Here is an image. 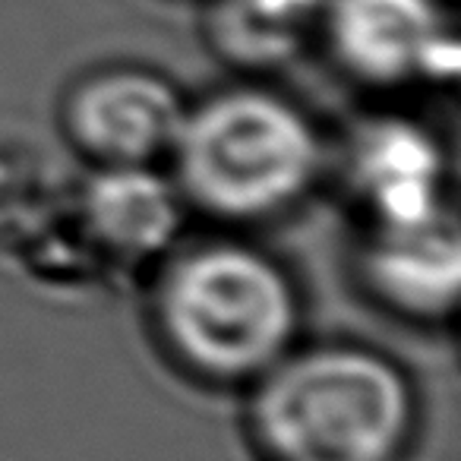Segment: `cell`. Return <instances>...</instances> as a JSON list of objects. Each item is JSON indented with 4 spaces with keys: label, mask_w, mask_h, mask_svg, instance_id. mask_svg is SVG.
<instances>
[{
    "label": "cell",
    "mask_w": 461,
    "mask_h": 461,
    "mask_svg": "<svg viewBox=\"0 0 461 461\" xmlns=\"http://www.w3.org/2000/svg\"><path fill=\"white\" fill-rule=\"evenodd\" d=\"M149 313L177 370L215 389H247L297 345L301 291L272 253L212 238L161 257Z\"/></svg>",
    "instance_id": "obj_1"
},
{
    "label": "cell",
    "mask_w": 461,
    "mask_h": 461,
    "mask_svg": "<svg viewBox=\"0 0 461 461\" xmlns=\"http://www.w3.org/2000/svg\"><path fill=\"white\" fill-rule=\"evenodd\" d=\"M247 392L263 461H402L417 429L408 370L360 341L294 345Z\"/></svg>",
    "instance_id": "obj_2"
},
{
    "label": "cell",
    "mask_w": 461,
    "mask_h": 461,
    "mask_svg": "<svg viewBox=\"0 0 461 461\" xmlns=\"http://www.w3.org/2000/svg\"><path fill=\"white\" fill-rule=\"evenodd\" d=\"M167 167L186 209L221 224H257L310 196L326 142L282 92L230 86L186 104Z\"/></svg>",
    "instance_id": "obj_3"
},
{
    "label": "cell",
    "mask_w": 461,
    "mask_h": 461,
    "mask_svg": "<svg viewBox=\"0 0 461 461\" xmlns=\"http://www.w3.org/2000/svg\"><path fill=\"white\" fill-rule=\"evenodd\" d=\"M320 29L339 70L370 89L446 83L458 70L439 0H326Z\"/></svg>",
    "instance_id": "obj_4"
},
{
    "label": "cell",
    "mask_w": 461,
    "mask_h": 461,
    "mask_svg": "<svg viewBox=\"0 0 461 461\" xmlns=\"http://www.w3.org/2000/svg\"><path fill=\"white\" fill-rule=\"evenodd\" d=\"M186 98L146 67H108L83 77L64 98L60 127L92 167L167 165Z\"/></svg>",
    "instance_id": "obj_5"
},
{
    "label": "cell",
    "mask_w": 461,
    "mask_h": 461,
    "mask_svg": "<svg viewBox=\"0 0 461 461\" xmlns=\"http://www.w3.org/2000/svg\"><path fill=\"white\" fill-rule=\"evenodd\" d=\"M345 180L364 228L414 224L452 209L436 136L408 117H373L345 146Z\"/></svg>",
    "instance_id": "obj_6"
},
{
    "label": "cell",
    "mask_w": 461,
    "mask_h": 461,
    "mask_svg": "<svg viewBox=\"0 0 461 461\" xmlns=\"http://www.w3.org/2000/svg\"><path fill=\"white\" fill-rule=\"evenodd\" d=\"M364 291L417 326L452 320L461 285V238L455 212L446 209L414 224L364 228L357 257Z\"/></svg>",
    "instance_id": "obj_7"
},
{
    "label": "cell",
    "mask_w": 461,
    "mask_h": 461,
    "mask_svg": "<svg viewBox=\"0 0 461 461\" xmlns=\"http://www.w3.org/2000/svg\"><path fill=\"white\" fill-rule=\"evenodd\" d=\"M79 193L83 234L114 263H149L177 244L184 199L158 167H92Z\"/></svg>",
    "instance_id": "obj_8"
},
{
    "label": "cell",
    "mask_w": 461,
    "mask_h": 461,
    "mask_svg": "<svg viewBox=\"0 0 461 461\" xmlns=\"http://www.w3.org/2000/svg\"><path fill=\"white\" fill-rule=\"evenodd\" d=\"M326 0H212L209 45L230 67L272 70L301 54L320 29Z\"/></svg>",
    "instance_id": "obj_9"
}]
</instances>
